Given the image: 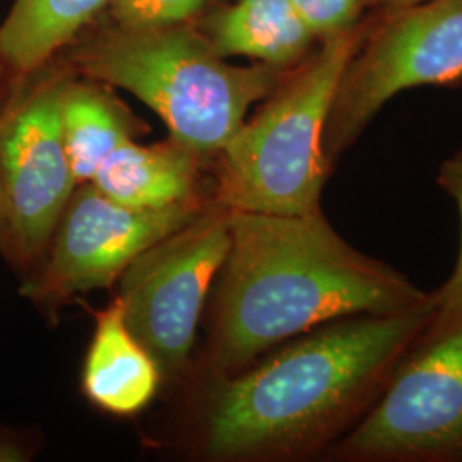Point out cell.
Segmentation results:
<instances>
[{
  "label": "cell",
  "instance_id": "3",
  "mask_svg": "<svg viewBox=\"0 0 462 462\" xmlns=\"http://www.w3.org/2000/svg\"><path fill=\"white\" fill-rule=\"evenodd\" d=\"M74 67L97 83L122 88L165 122L170 137L204 162L245 122L248 108L265 99L291 69L230 66L208 36L177 24L158 30L101 34L76 50Z\"/></svg>",
  "mask_w": 462,
  "mask_h": 462
},
{
  "label": "cell",
  "instance_id": "8",
  "mask_svg": "<svg viewBox=\"0 0 462 462\" xmlns=\"http://www.w3.org/2000/svg\"><path fill=\"white\" fill-rule=\"evenodd\" d=\"M230 244V209L213 199L192 221L144 250L118 280L125 322L163 379L185 372L206 298Z\"/></svg>",
  "mask_w": 462,
  "mask_h": 462
},
{
  "label": "cell",
  "instance_id": "16",
  "mask_svg": "<svg viewBox=\"0 0 462 462\" xmlns=\"http://www.w3.org/2000/svg\"><path fill=\"white\" fill-rule=\"evenodd\" d=\"M315 38H330L358 24L366 0H291Z\"/></svg>",
  "mask_w": 462,
  "mask_h": 462
},
{
  "label": "cell",
  "instance_id": "7",
  "mask_svg": "<svg viewBox=\"0 0 462 462\" xmlns=\"http://www.w3.org/2000/svg\"><path fill=\"white\" fill-rule=\"evenodd\" d=\"M69 76L45 66L19 76L0 110V183L5 209L4 252L33 269L78 183L67 156L60 103Z\"/></svg>",
  "mask_w": 462,
  "mask_h": 462
},
{
  "label": "cell",
  "instance_id": "14",
  "mask_svg": "<svg viewBox=\"0 0 462 462\" xmlns=\"http://www.w3.org/2000/svg\"><path fill=\"white\" fill-rule=\"evenodd\" d=\"M62 134L76 183L89 182L99 165L133 141V116L98 84L67 79L60 103Z\"/></svg>",
  "mask_w": 462,
  "mask_h": 462
},
{
  "label": "cell",
  "instance_id": "18",
  "mask_svg": "<svg viewBox=\"0 0 462 462\" xmlns=\"http://www.w3.org/2000/svg\"><path fill=\"white\" fill-rule=\"evenodd\" d=\"M33 454V447L21 433L0 427V462H26Z\"/></svg>",
  "mask_w": 462,
  "mask_h": 462
},
{
  "label": "cell",
  "instance_id": "20",
  "mask_svg": "<svg viewBox=\"0 0 462 462\" xmlns=\"http://www.w3.org/2000/svg\"><path fill=\"white\" fill-rule=\"evenodd\" d=\"M5 240V209H4V194H2V183H0V248H4Z\"/></svg>",
  "mask_w": 462,
  "mask_h": 462
},
{
  "label": "cell",
  "instance_id": "19",
  "mask_svg": "<svg viewBox=\"0 0 462 462\" xmlns=\"http://www.w3.org/2000/svg\"><path fill=\"white\" fill-rule=\"evenodd\" d=\"M429 0H366V5H379V7H385V9H404V7H411V5H418Z\"/></svg>",
  "mask_w": 462,
  "mask_h": 462
},
{
  "label": "cell",
  "instance_id": "15",
  "mask_svg": "<svg viewBox=\"0 0 462 462\" xmlns=\"http://www.w3.org/2000/svg\"><path fill=\"white\" fill-rule=\"evenodd\" d=\"M209 0H110L112 14L124 30H158L187 23Z\"/></svg>",
  "mask_w": 462,
  "mask_h": 462
},
{
  "label": "cell",
  "instance_id": "9",
  "mask_svg": "<svg viewBox=\"0 0 462 462\" xmlns=\"http://www.w3.org/2000/svg\"><path fill=\"white\" fill-rule=\"evenodd\" d=\"M211 200L213 196L163 209H134L91 182L79 183L19 293L53 309L81 293L112 288L144 250L185 226Z\"/></svg>",
  "mask_w": 462,
  "mask_h": 462
},
{
  "label": "cell",
  "instance_id": "11",
  "mask_svg": "<svg viewBox=\"0 0 462 462\" xmlns=\"http://www.w3.org/2000/svg\"><path fill=\"white\" fill-rule=\"evenodd\" d=\"M204 160L171 137L152 146L134 141L116 148L89 182L106 198L134 209H163L206 196L200 192Z\"/></svg>",
  "mask_w": 462,
  "mask_h": 462
},
{
  "label": "cell",
  "instance_id": "13",
  "mask_svg": "<svg viewBox=\"0 0 462 462\" xmlns=\"http://www.w3.org/2000/svg\"><path fill=\"white\" fill-rule=\"evenodd\" d=\"M110 0H16L0 26V57L17 78L47 66Z\"/></svg>",
  "mask_w": 462,
  "mask_h": 462
},
{
  "label": "cell",
  "instance_id": "10",
  "mask_svg": "<svg viewBox=\"0 0 462 462\" xmlns=\"http://www.w3.org/2000/svg\"><path fill=\"white\" fill-rule=\"evenodd\" d=\"M162 372L134 336L118 298L97 312V326L83 368L86 397L105 413L133 416L156 396Z\"/></svg>",
  "mask_w": 462,
  "mask_h": 462
},
{
  "label": "cell",
  "instance_id": "21",
  "mask_svg": "<svg viewBox=\"0 0 462 462\" xmlns=\"http://www.w3.org/2000/svg\"><path fill=\"white\" fill-rule=\"evenodd\" d=\"M4 60H2V57H0V78H2V72H4Z\"/></svg>",
  "mask_w": 462,
  "mask_h": 462
},
{
  "label": "cell",
  "instance_id": "12",
  "mask_svg": "<svg viewBox=\"0 0 462 462\" xmlns=\"http://www.w3.org/2000/svg\"><path fill=\"white\" fill-rule=\"evenodd\" d=\"M208 40L223 59L244 55L291 69L303 62L315 36L291 0H236L209 19Z\"/></svg>",
  "mask_w": 462,
  "mask_h": 462
},
{
  "label": "cell",
  "instance_id": "6",
  "mask_svg": "<svg viewBox=\"0 0 462 462\" xmlns=\"http://www.w3.org/2000/svg\"><path fill=\"white\" fill-rule=\"evenodd\" d=\"M459 81L462 0H429L394 9L368 28L339 81L324 131L330 168L401 91Z\"/></svg>",
  "mask_w": 462,
  "mask_h": 462
},
{
  "label": "cell",
  "instance_id": "5",
  "mask_svg": "<svg viewBox=\"0 0 462 462\" xmlns=\"http://www.w3.org/2000/svg\"><path fill=\"white\" fill-rule=\"evenodd\" d=\"M336 456L425 461L462 454V310L435 317Z\"/></svg>",
  "mask_w": 462,
  "mask_h": 462
},
{
  "label": "cell",
  "instance_id": "4",
  "mask_svg": "<svg viewBox=\"0 0 462 462\" xmlns=\"http://www.w3.org/2000/svg\"><path fill=\"white\" fill-rule=\"evenodd\" d=\"M370 26L322 47L267 97L216 156L213 199L230 211L298 216L320 211L330 168L324 131L339 81Z\"/></svg>",
  "mask_w": 462,
  "mask_h": 462
},
{
  "label": "cell",
  "instance_id": "1",
  "mask_svg": "<svg viewBox=\"0 0 462 462\" xmlns=\"http://www.w3.org/2000/svg\"><path fill=\"white\" fill-rule=\"evenodd\" d=\"M431 300L394 314L351 315L297 336L263 362L216 375L200 423L211 461H290L345 437L437 317Z\"/></svg>",
  "mask_w": 462,
  "mask_h": 462
},
{
  "label": "cell",
  "instance_id": "17",
  "mask_svg": "<svg viewBox=\"0 0 462 462\" xmlns=\"http://www.w3.org/2000/svg\"><path fill=\"white\" fill-rule=\"evenodd\" d=\"M437 182L450 198L456 200L459 216H461V252H459L457 265L446 284L433 293L435 305L439 310L437 315L446 317L462 310V152L447 160L440 168Z\"/></svg>",
  "mask_w": 462,
  "mask_h": 462
},
{
  "label": "cell",
  "instance_id": "2",
  "mask_svg": "<svg viewBox=\"0 0 462 462\" xmlns=\"http://www.w3.org/2000/svg\"><path fill=\"white\" fill-rule=\"evenodd\" d=\"M206 362L236 374L267 351L351 315L394 314L431 293L336 233L322 211L284 216L230 211Z\"/></svg>",
  "mask_w": 462,
  "mask_h": 462
}]
</instances>
